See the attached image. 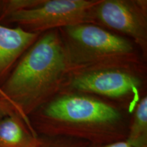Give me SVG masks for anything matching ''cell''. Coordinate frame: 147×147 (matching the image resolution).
Wrapping results in <instances>:
<instances>
[{"label": "cell", "mask_w": 147, "mask_h": 147, "mask_svg": "<svg viewBox=\"0 0 147 147\" xmlns=\"http://www.w3.org/2000/svg\"><path fill=\"white\" fill-rule=\"evenodd\" d=\"M68 75V63L59 29L47 32L22 55L0 87L28 127L38 135L29 116L52 100Z\"/></svg>", "instance_id": "6da1fadb"}, {"label": "cell", "mask_w": 147, "mask_h": 147, "mask_svg": "<svg viewBox=\"0 0 147 147\" xmlns=\"http://www.w3.org/2000/svg\"><path fill=\"white\" fill-rule=\"evenodd\" d=\"M36 113L31 123L36 133H42L44 136L69 138L97 146L125 138L120 112L84 93H62Z\"/></svg>", "instance_id": "7a4b0ae2"}, {"label": "cell", "mask_w": 147, "mask_h": 147, "mask_svg": "<svg viewBox=\"0 0 147 147\" xmlns=\"http://www.w3.org/2000/svg\"><path fill=\"white\" fill-rule=\"evenodd\" d=\"M59 31L67 56L68 75L103 67H134L139 63L131 42L96 24H77Z\"/></svg>", "instance_id": "3957f363"}, {"label": "cell", "mask_w": 147, "mask_h": 147, "mask_svg": "<svg viewBox=\"0 0 147 147\" xmlns=\"http://www.w3.org/2000/svg\"><path fill=\"white\" fill-rule=\"evenodd\" d=\"M99 1L43 0L37 6L14 12L1 22L40 34L77 24L91 23V10Z\"/></svg>", "instance_id": "277c9868"}, {"label": "cell", "mask_w": 147, "mask_h": 147, "mask_svg": "<svg viewBox=\"0 0 147 147\" xmlns=\"http://www.w3.org/2000/svg\"><path fill=\"white\" fill-rule=\"evenodd\" d=\"M132 68L103 67L70 74L61 89L66 88L78 93H93L113 99L129 97L136 106L140 100L141 80Z\"/></svg>", "instance_id": "5b68a950"}, {"label": "cell", "mask_w": 147, "mask_h": 147, "mask_svg": "<svg viewBox=\"0 0 147 147\" xmlns=\"http://www.w3.org/2000/svg\"><path fill=\"white\" fill-rule=\"evenodd\" d=\"M146 1L100 0L91 10V23L126 35L146 53Z\"/></svg>", "instance_id": "8992f818"}, {"label": "cell", "mask_w": 147, "mask_h": 147, "mask_svg": "<svg viewBox=\"0 0 147 147\" xmlns=\"http://www.w3.org/2000/svg\"><path fill=\"white\" fill-rule=\"evenodd\" d=\"M39 36L40 34L27 32L19 27H10L0 23V87ZM0 94L4 97L1 89Z\"/></svg>", "instance_id": "52a82bcc"}, {"label": "cell", "mask_w": 147, "mask_h": 147, "mask_svg": "<svg viewBox=\"0 0 147 147\" xmlns=\"http://www.w3.org/2000/svg\"><path fill=\"white\" fill-rule=\"evenodd\" d=\"M40 139L18 114L0 121V147H40Z\"/></svg>", "instance_id": "ba28073f"}, {"label": "cell", "mask_w": 147, "mask_h": 147, "mask_svg": "<svg viewBox=\"0 0 147 147\" xmlns=\"http://www.w3.org/2000/svg\"><path fill=\"white\" fill-rule=\"evenodd\" d=\"M125 141L134 147H147V97H142L134 110Z\"/></svg>", "instance_id": "9c48e42d"}, {"label": "cell", "mask_w": 147, "mask_h": 147, "mask_svg": "<svg viewBox=\"0 0 147 147\" xmlns=\"http://www.w3.org/2000/svg\"><path fill=\"white\" fill-rule=\"evenodd\" d=\"M40 147H89V143L64 137H40Z\"/></svg>", "instance_id": "30bf717a"}, {"label": "cell", "mask_w": 147, "mask_h": 147, "mask_svg": "<svg viewBox=\"0 0 147 147\" xmlns=\"http://www.w3.org/2000/svg\"><path fill=\"white\" fill-rule=\"evenodd\" d=\"M13 113L18 114L12 104L0 94V121L4 117Z\"/></svg>", "instance_id": "8fae6325"}, {"label": "cell", "mask_w": 147, "mask_h": 147, "mask_svg": "<svg viewBox=\"0 0 147 147\" xmlns=\"http://www.w3.org/2000/svg\"><path fill=\"white\" fill-rule=\"evenodd\" d=\"M96 147H134L129 144L125 140H119L117 142H114L110 144H107L103 146H96Z\"/></svg>", "instance_id": "7c38bea8"}, {"label": "cell", "mask_w": 147, "mask_h": 147, "mask_svg": "<svg viewBox=\"0 0 147 147\" xmlns=\"http://www.w3.org/2000/svg\"><path fill=\"white\" fill-rule=\"evenodd\" d=\"M89 147H91V146H89Z\"/></svg>", "instance_id": "4fadbf2b"}]
</instances>
